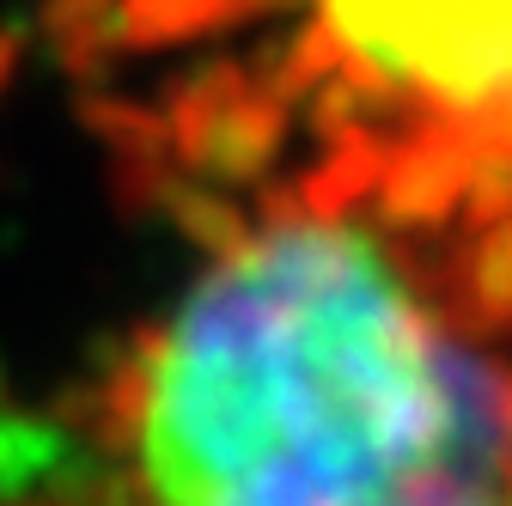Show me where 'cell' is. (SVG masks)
I'll return each instance as SVG.
<instances>
[{"label": "cell", "mask_w": 512, "mask_h": 506, "mask_svg": "<svg viewBox=\"0 0 512 506\" xmlns=\"http://www.w3.org/2000/svg\"><path fill=\"white\" fill-rule=\"evenodd\" d=\"M360 208L250 214L92 403L116 506H512V360Z\"/></svg>", "instance_id": "obj_1"}, {"label": "cell", "mask_w": 512, "mask_h": 506, "mask_svg": "<svg viewBox=\"0 0 512 506\" xmlns=\"http://www.w3.org/2000/svg\"><path fill=\"white\" fill-rule=\"evenodd\" d=\"M275 80L324 141H433L476 165L482 214L512 208V0H317Z\"/></svg>", "instance_id": "obj_2"}, {"label": "cell", "mask_w": 512, "mask_h": 506, "mask_svg": "<svg viewBox=\"0 0 512 506\" xmlns=\"http://www.w3.org/2000/svg\"><path fill=\"white\" fill-rule=\"evenodd\" d=\"M293 98L275 80V68H250V61H208L196 68L153 116L165 171L202 189H238L256 183L287 141Z\"/></svg>", "instance_id": "obj_3"}, {"label": "cell", "mask_w": 512, "mask_h": 506, "mask_svg": "<svg viewBox=\"0 0 512 506\" xmlns=\"http://www.w3.org/2000/svg\"><path fill=\"white\" fill-rule=\"evenodd\" d=\"M7 74H13V43L0 37V80H7Z\"/></svg>", "instance_id": "obj_4"}]
</instances>
